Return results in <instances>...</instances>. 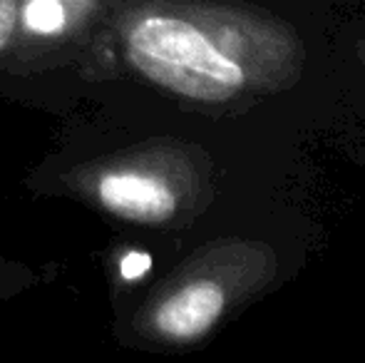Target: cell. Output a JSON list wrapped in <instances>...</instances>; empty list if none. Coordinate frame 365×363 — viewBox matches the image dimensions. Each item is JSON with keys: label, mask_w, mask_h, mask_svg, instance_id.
<instances>
[{"label": "cell", "mask_w": 365, "mask_h": 363, "mask_svg": "<svg viewBox=\"0 0 365 363\" xmlns=\"http://www.w3.org/2000/svg\"><path fill=\"white\" fill-rule=\"evenodd\" d=\"M117 30L127 63L142 78L194 102L281 90L303 63L289 25L249 8L137 5L122 10Z\"/></svg>", "instance_id": "cell-1"}, {"label": "cell", "mask_w": 365, "mask_h": 363, "mask_svg": "<svg viewBox=\"0 0 365 363\" xmlns=\"http://www.w3.org/2000/svg\"><path fill=\"white\" fill-rule=\"evenodd\" d=\"M274 267V252L261 244L209 247L149 296L137 314L140 336L164 346H189L207 339L231 306L269 281Z\"/></svg>", "instance_id": "cell-2"}, {"label": "cell", "mask_w": 365, "mask_h": 363, "mask_svg": "<svg viewBox=\"0 0 365 363\" xmlns=\"http://www.w3.org/2000/svg\"><path fill=\"white\" fill-rule=\"evenodd\" d=\"M85 192L112 217L137 224H169L199 197V172L179 152L142 150L110 160L92 172Z\"/></svg>", "instance_id": "cell-3"}, {"label": "cell", "mask_w": 365, "mask_h": 363, "mask_svg": "<svg viewBox=\"0 0 365 363\" xmlns=\"http://www.w3.org/2000/svg\"><path fill=\"white\" fill-rule=\"evenodd\" d=\"M100 5L92 3H60V0H35L23 3L20 23L23 30L35 35L38 40H63L70 38L82 25V15H92Z\"/></svg>", "instance_id": "cell-4"}, {"label": "cell", "mask_w": 365, "mask_h": 363, "mask_svg": "<svg viewBox=\"0 0 365 363\" xmlns=\"http://www.w3.org/2000/svg\"><path fill=\"white\" fill-rule=\"evenodd\" d=\"M20 8H23V3L0 0V58L15 43V35H18L20 28Z\"/></svg>", "instance_id": "cell-5"}, {"label": "cell", "mask_w": 365, "mask_h": 363, "mask_svg": "<svg viewBox=\"0 0 365 363\" xmlns=\"http://www.w3.org/2000/svg\"><path fill=\"white\" fill-rule=\"evenodd\" d=\"M358 55H361V63L365 65V38L358 43Z\"/></svg>", "instance_id": "cell-6"}]
</instances>
